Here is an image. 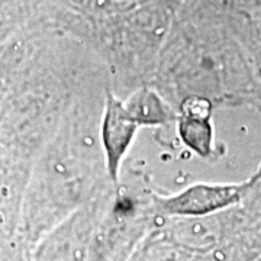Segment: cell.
Returning a JSON list of instances; mask_svg holds the SVG:
<instances>
[{
	"mask_svg": "<svg viewBox=\"0 0 261 261\" xmlns=\"http://www.w3.org/2000/svg\"><path fill=\"white\" fill-rule=\"evenodd\" d=\"M261 178V171L244 183H197L166 199H160L161 209L178 216H205L243 200Z\"/></svg>",
	"mask_w": 261,
	"mask_h": 261,
	"instance_id": "obj_1",
	"label": "cell"
},
{
	"mask_svg": "<svg viewBox=\"0 0 261 261\" xmlns=\"http://www.w3.org/2000/svg\"><path fill=\"white\" fill-rule=\"evenodd\" d=\"M140 128V123L130 116L125 103L112 93H108L103 116L102 140L106 167L113 181H118L119 178L122 160L128 152Z\"/></svg>",
	"mask_w": 261,
	"mask_h": 261,
	"instance_id": "obj_2",
	"label": "cell"
},
{
	"mask_svg": "<svg viewBox=\"0 0 261 261\" xmlns=\"http://www.w3.org/2000/svg\"><path fill=\"white\" fill-rule=\"evenodd\" d=\"M125 106L140 126L166 125L173 119V113L159 94L148 87H142L130 96Z\"/></svg>",
	"mask_w": 261,
	"mask_h": 261,
	"instance_id": "obj_3",
	"label": "cell"
},
{
	"mask_svg": "<svg viewBox=\"0 0 261 261\" xmlns=\"http://www.w3.org/2000/svg\"><path fill=\"white\" fill-rule=\"evenodd\" d=\"M178 135L190 149L202 157L212 154L214 128L211 119H195L178 116Z\"/></svg>",
	"mask_w": 261,
	"mask_h": 261,
	"instance_id": "obj_4",
	"label": "cell"
},
{
	"mask_svg": "<svg viewBox=\"0 0 261 261\" xmlns=\"http://www.w3.org/2000/svg\"><path fill=\"white\" fill-rule=\"evenodd\" d=\"M180 116L195 119H211L212 118V102L199 94L187 96L180 105Z\"/></svg>",
	"mask_w": 261,
	"mask_h": 261,
	"instance_id": "obj_5",
	"label": "cell"
}]
</instances>
